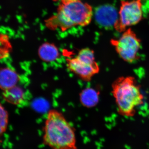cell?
<instances>
[{
    "mask_svg": "<svg viewBox=\"0 0 149 149\" xmlns=\"http://www.w3.org/2000/svg\"><path fill=\"white\" fill-rule=\"evenodd\" d=\"M8 123V113L0 103V137L6 131Z\"/></svg>",
    "mask_w": 149,
    "mask_h": 149,
    "instance_id": "obj_12",
    "label": "cell"
},
{
    "mask_svg": "<svg viewBox=\"0 0 149 149\" xmlns=\"http://www.w3.org/2000/svg\"><path fill=\"white\" fill-rule=\"evenodd\" d=\"M55 1H59L61 3L68 2L72 1H76V0H53Z\"/></svg>",
    "mask_w": 149,
    "mask_h": 149,
    "instance_id": "obj_13",
    "label": "cell"
},
{
    "mask_svg": "<svg viewBox=\"0 0 149 149\" xmlns=\"http://www.w3.org/2000/svg\"><path fill=\"white\" fill-rule=\"evenodd\" d=\"M111 43L123 60L133 63L139 58L141 40L130 29L125 31L118 39H113Z\"/></svg>",
    "mask_w": 149,
    "mask_h": 149,
    "instance_id": "obj_5",
    "label": "cell"
},
{
    "mask_svg": "<svg viewBox=\"0 0 149 149\" xmlns=\"http://www.w3.org/2000/svg\"><path fill=\"white\" fill-rule=\"evenodd\" d=\"M18 80L16 72L11 70H7L0 72V86L6 90L15 86Z\"/></svg>",
    "mask_w": 149,
    "mask_h": 149,
    "instance_id": "obj_8",
    "label": "cell"
},
{
    "mask_svg": "<svg viewBox=\"0 0 149 149\" xmlns=\"http://www.w3.org/2000/svg\"><path fill=\"white\" fill-rule=\"evenodd\" d=\"M67 66L70 71L85 81H89L99 73L100 68L93 50L85 48L77 55L67 59Z\"/></svg>",
    "mask_w": 149,
    "mask_h": 149,
    "instance_id": "obj_4",
    "label": "cell"
},
{
    "mask_svg": "<svg viewBox=\"0 0 149 149\" xmlns=\"http://www.w3.org/2000/svg\"><path fill=\"white\" fill-rule=\"evenodd\" d=\"M43 130V143L51 149H77L75 129L58 111L48 113Z\"/></svg>",
    "mask_w": 149,
    "mask_h": 149,
    "instance_id": "obj_1",
    "label": "cell"
},
{
    "mask_svg": "<svg viewBox=\"0 0 149 149\" xmlns=\"http://www.w3.org/2000/svg\"><path fill=\"white\" fill-rule=\"evenodd\" d=\"M4 96L8 101L17 104L23 100L24 92L21 88L15 86L6 90Z\"/></svg>",
    "mask_w": 149,
    "mask_h": 149,
    "instance_id": "obj_10",
    "label": "cell"
},
{
    "mask_svg": "<svg viewBox=\"0 0 149 149\" xmlns=\"http://www.w3.org/2000/svg\"><path fill=\"white\" fill-rule=\"evenodd\" d=\"M95 17L99 25L105 28H110L116 27L119 15L115 8L109 5H106L97 8Z\"/></svg>",
    "mask_w": 149,
    "mask_h": 149,
    "instance_id": "obj_7",
    "label": "cell"
},
{
    "mask_svg": "<svg viewBox=\"0 0 149 149\" xmlns=\"http://www.w3.org/2000/svg\"><path fill=\"white\" fill-rule=\"evenodd\" d=\"M93 15L91 6L80 0L61 3L54 15L45 21L46 26L52 30L64 31L76 26L90 24Z\"/></svg>",
    "mask_w": 149,
    "mask_h": 149,
    "instance_id": "obj_2",
    "label": "cell"
},
{
    "mask_svg": "<svg viewBox=\"0 0 149 149\" xmlns=\"http://www.w3.org/2000/svg\"><path fill=\"white\" fill-rule=\"evenodd\" d=\"M111 88L118 113L125 117L134 116L144 99L136 78L131 76L118 77L113 81Z\"/></svg>",
    "mask_w": 149,
    "mask_h": 149,
    "instance_id": "obj_3",
    "label": "cell"
},
{
    "mask_svg": "<svg viewBox=\"0 0 149 149\" xmlns=\"http://www.w3.org/2000/svg\"><path fill=\"white\" fill-rule=\"evenodd\" d=\"M39 54L41 58L47 61L55 60L58 55L56 47L52 44L49 43H45L41 46L39 49Z\"/></svg>",
    "mask_w": 149,
    "mask_h": 149,
    "instance_id": "obj_9",
    "label": "cell"
},
{
    "mask_svg": "<svg viewBox=\"0 0 149 149\" xmlns=\"http://www.w3.org/2000/svg\"><path fill=\"white\" fill-rule=\"evenodd\" d=\"M83 103L88 107L95 105L98 101V95L94 90H87L83 93Z\"/></svg>",
    "mask_w": 149,
    "mask_h": 149,
    "instance_id": "obj_11",
    "label": "cell"
},
{
    "mask_svg": "<svg viewBox=\"0 0 149 149\" xmlns=\"http://www.w3.org/2000/svg\"><path fill=\"white\" fill-rule=\"evenodd\" d=\"M143 16L141 0L123 1L119 12V19L116 28L119 32L126 27L139 23Z\"/></svg>",
    "mask_w": 149,
    "mask_h": 149,
    "instance_id": "obj_6",
    "label": "cell"
}]
</instances>
